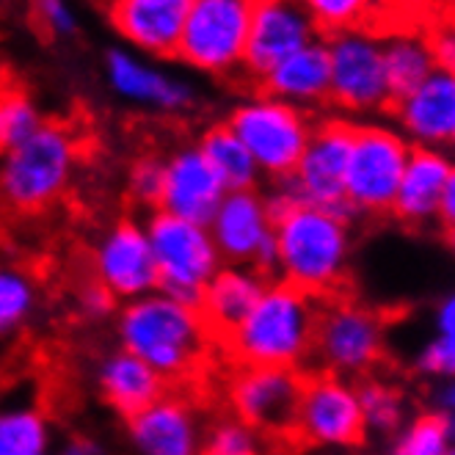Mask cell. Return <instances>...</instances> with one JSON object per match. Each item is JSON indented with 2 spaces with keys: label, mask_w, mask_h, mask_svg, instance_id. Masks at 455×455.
Segmentation results:
<instances>
[{
  "label": "cell",
  "mask_w": 455,
  "mask_h": 455,
  "mask_svg": "<svg viewBox=\"0 0 455 455\" xmlns=\"http://www.w3.org/2000/svg\"><path fill=\"white\" fill-rule=\"evenodd\" d=\"M267 279H262L249 265H221L204 284L199 299V315L210 334L227 337L251 307L259 301Z\"/></svg>",
  "instance_id": "cell-25"
},
{
  "label": "cell",
  "mask_w": 455,
  "mask_h": 455,
  "mask_svg": "<svg viewBox=\"0 0 455 455\" xmlns=\"http://www.w3.org/2000/svg\"><path fill=\"white\" fill-rule=\"evenodd\" d=\"M427 44H431L436 69L452 72V64H455V34L450 28H439L434 36H427Z\"/></svg>",
  "instance_id": "cell-41"
},
{
  "label": "cell",
  "mask_w": 455,
  "mask_h": 455,
  "mask_svg": "<svg viewBox=\"0 0 455 455\" xmlns=\"http://www.w3.org/2000/svg\"><path fill=\"white\" fill-rule=\"evenodd\" d=\"M304 372L282 367H237L227 397L235 417L259 434L292 431Z\"/></svg>",
  "instance_id": "cell-14"
},
{
  "label": "cell",
  "mask_w": 455,
  "mask_h": 455,
  "mask_svg": "<svg viewBox=\"0 0 455 455\" xmlns=\"http://www.w3.org/2000/svg\"><path fill=\"white\" fill-rule=\"evenodd\" d=\"M116 337L122 351L141 359L166 384L196 372L210 347V331L199 309L160 290L119 307Z\"/></svg>",
  "instance_id": "cell-1"
},
{
  "label": "cell",
  "mask_w": 455,
  "mask_h": 455,
  "mask_svg": "<svg viewBox=\"0 0 455 455\" xmlns=\"http://www.w3.org/2000/svg\"><path fill=\"white\" fill-rule=\"evenodd\" d=\"M202 455H271V444L251 425L237 417H224L204 431Z\"/></svg>",
  "instance_id": "cell-33"
},
{
  "label": "cell",
  "mask_w": 455,
  "mask_h": 455,
  "mask_svg": "<svg viewBox=\"0 0 455 455\" xmlns=\"http://www.w3.org/2000/svg\"><path fill=\"white\" fill-rule=\"evenodd\" d=\"M317 36L315 22L304 4L290 0H257L251 4L249 36L243 50V69L251 80H259L292 52L312 44Z\"/></svg>",
  "instance_id": "cell-16"
},
{
  "label": "cell",
  "mask_w": 455,
  "mask_h": 455,
  "mask_svg": "<svg viewBox=\"0 0 455 455\" xmlns=\"http://www.w3.org/2000/svg\"><path fill=\"white\" fill-rule=\"evenodd\" d=\"M292 434L315 447H359L367 427L356 384L323 370L304 376Z\"/></svg>",
  "instance_id": "cell-11"
},
{
  "label": "cell",
  "mask_w": 455,
  "mask_h": 455,
  "mask_svg": "<svg viewBox=\"0 0 455 455\" xmlns=\"http://www.w3.org/2000/svg\"><path fill=\"white\" fill-rule=\"evenodd\" d=\"M304 6L315 22L317 36H337L342 31L359 28V25H364L367 12V4H362V0H312V4Z\"/></svg>",
  "instance_id": "cell-34"
},
{
  "label": "cell",
  "mask_w": 455,
  "mask_h": 455,
  "mask_svg": "<svg viewBox=\"0 0 455 455\" xmlns=\"http://www.w3.org/2000/svg\"><path fill=\"white\" fill-rule=\"evenodd\" d=\"M44 124L34 97L17 86H0V155H6Z\"/></svg>",
  "instance_id": "cell-32"
},
{
  "label": "cell",
  "mask_w": 455,
  "mask_h": 455,
  "mask_svg": "<svg viewBox=\"0 0 455 455\" xmlns=\"http://www.w3.org/2000/svg\"><path fill=\"white\" fill-rule=\"evenodd\" d=\"M411 144L387 122H354L345 166V202L354 212H389L400 177L409 164Z\"/></svg>",
  "instance_id": "cell-7"
},
{
  "label": "cell",
  "mask_w": 455,
  "mask_h": 455,
  "mask_svg": "<svg viewBox=\"0 0 455 455\" xmlns=\"http://www.w3.org/2000/svg\"><path fill=\"white\" fill-rule=\"evenodd\" d=\"M323 42L329 50V102L347 116L387 111L392 100L384 75V36L359 25Z\"/></svg>",
  "instance_id": "cell-9"
},
{
  "label": "cell",
  "mask_w": 455,
  "mask_h": 455,
  "mask_svg": "<svg viewBox=\"0 0 455 455\" xmlns=\"http://www.w3.org/2000/svg\"><path fill=\"white\" fill-rule=\"evenodd\" d=\"M249 0H188L177 56L210 77H229L243 69L249 36Z\"/></svg>",
  "instance_id": "cell-8"
},
{
  "label": "cell",
  "mask_w": 455,
  "mask_h": 455,
  "mask_svg": "<svg viewBox=\"0 0 455 455\" xmlns=\"http://www.w3.org/2000/svg\"><path fill=\"white\" fill-rule=\"evenodd\" d=\"M274 243L279 254V282L315 301L334 296L351 271V224L329 210L301 204L274 227Z\"/></svg>",
  "instance_id": "cell-3"
},
{
  "label": "cell",
  "mask_w": 455,
  "mask_h": 455,
  "mask_svg": "<svg viewBox=\"0 0 455 455\" xmlns=\"http://www.w3.org/2000/svg\"><path fill=\"white\" fill-rule=\"evenodd\" d=\"M262 204H265L267 219H271V224L276 227L279 221H284L290 216V212H296L304 204V199L299 196L296 185H292L287 177V180H279L274 188L262 196Z\"/></svg>",
  "instance_id": "cell-39"
},
{
  "label": "cell",
  "mask_w": 455,
  "mask_h": 455,
  "mask_svg": "<svg viewBox=\"0 0 455 455\" xmlns=\"http://www.w3.org/2000/svg\"><path fill=\"white\" fill-rule=\"evenodd\" d=\"M259 86L265 94H271L292 108L304 114L320 108L329 102V50L323 39H315L312 44L292 52L290 59L276 64L267 72Z\"/></svg>",
  "instance_id": "cell-24"
},
{
  "label": "cell",
  "mask_w": 455,
  "mask_h": 455,
  "mask_svg": "<svg viewBox=\"0 0 455 455\" xmlns=\"http://www.w3.org/2000/svg\"><path fill=\"white\" fill-rule=\"evenodd\" d=\"M224 124L246 147L259 174L274 182L292 177L315 127L309 114L265 92L240 100Z\"/></svg>",
  "instance_id": "cell-5"
},
{
  "label": "cell",
  "mask_w": 455,
  "mask_h": 455,
  "mask_svg": "<svg viewBox=\"0 0 455 455\" xmlns=\"http://www.w3.org/2000/svg\"><path fill=\"white\" fill-rule=\"evenodd\" d=\"M124 439L132 455H202L204 425L188 397L166 392L124 419Z\"/></svg>",
  "instance_id": "cell-17"
},
{
  "label": "cell",
  "mask_w": 455,
  "mask_h": 455,
  "mask_svg": "<svg viewBox=\"0 0 455 455\" xmlns=\"http://www.w3.org/2000/svg\"><path fill=\"white\" fill-rule=\"evenodd\" d=\"M414 367H417V372H422L425 379L452 381V372H455V339L434 334L417 351Z\"/></svg>",
  "instance_id": "cell-36"
},
{
  "label": "cell",
  "mask_w": 455,
  "mask_h": 455,
  "mask_svg": "<svg viewBox=\"0 0 455 455\" xmlns=\"http://www.w3.org/2000/svg\"><path fill=\"white\" fill-rule=\"evenodd\" d=\"M196 147L204 155L210 169L216 172V177L221 180L227 194L257 191L262 174L251 160V155L246 152V147L235 139V132L224 122L207 127L202 132V139L196 141Z\"/></svg>",
  "instance_id": "cell-28"
},
{
  "label": "cell",
  "mask_w": 455,
  "mask_h": 455,
  "mask_svg": "<svg viewBox=\"0 0 455 455\" xmlns=\"http://www.w3.org/2000/svg\"><path fill=\"white\" fill-rule=\"evenodd\" d=\"M436 72L425 31H395L384 39V75L389 100L397 102Z\"/></svg>",
  "instance_id": "cell-27"
},
{
  "label": "cell",
  "mask_w": 455,
  "mask_h": 455,
  "mask_svg": "<svg viewBox=\"0 0 455 455\" xmlns=\"http://www.w3.org/2000/svg\"><path fill=\"white\" fill-rule=\"evenodd\" d=\"M127 194L130 199L147 207L149 212L157 210L160 194H164V157L160 155H141L127 169Z\"/></svg>",
  "instance_id": "cell-35"
},
{
  "label": "cell",
  "mask_w": 455,
  "mask_h": 455,
  "mask_svg": "<svg viewBox=\"0 0 455 455\" xmlns=\"http://www.w3.org/2000/svg\"><path fill=\"white\" fill-rule=\"evenodd\" d=\"M359 406L364 417L367 434H397L409 422V403L406 395L397 384L384 379H367L364 384H356Z\"/></svg>",
  "instance_id": "cell-30"
},
{
  "label": "cell",
  "mask_w": 455,
  "mask_h": 455,
  "mask_svg": "<svg viewBox=\"0 0 455 455\" xmlns=\"http://www.w3.org/2000/svg\"><path fill=\"white\" fill-rule=\"evenodd\" d=\"M102 72L108 89L144 111L185 114L196 105V89L182 75L144 59L122 44H114L102 56Z\"/></svg>",
  "instance_id": "cell-13"
},
{
  "label": "cell",
  "mask_w": 455,
  "mask_h": 455,
  "mask_svg": "<svg viewBox=\"0 0 455 455\" xmlns=\"http://www.w3.org/2000/svg\"><path fill=\"white\" fill-rule=\"evenodd\" d=\"M389 108L397 132L411 144V149L444 152L455 141V75L436 69Z\"/></svg>",
  "instance_id": "cell-18"
},
{
  "label": "cell",
  "mask_w": 455,
  "mask_h": 455,
  "mask_svg": "<svg viewBox=\"0 0 455 455\" xmlns=\"http://www.w3.org/2000/svg\"><path fill=\"white\" fill-rule=\"evenodd\" d=\"M94 279L122 304L157 290V267L144 224L122 219L108 227L92 249Z\"/></svg>",
  "instance_id": "cell-15"
},
{
  "label": "cell",
  "mask_w": 455,
  "mask_h": 455,
  "mask_svg": "<svg viewBox=\"0 0 455 455\" xmlns=\"http://www.w3.org/2000/svg\"><path fill=\"white\" fill-rule=\"evenodd\" d=\"M36 307V276L25 265L0 262V339H9L28 326Z\"/></svg>",
  "instance_id": "cell-29"
},
{
  "label": "cell",
  "mask_w": 455,
  "mask_h": 455,
  "mask_svg": "<svg viewBox=\"0 0 455 455\" xmlns=\"http://www.w3.org/2000/svg\"><path fill=\"white\" fill-rule=\"evenodd\" d=\"M77 312L86 320H108L119 312V301L97 279H86L77 287Z\"/></svg>",
  "instance_id": "cell-38"
},
{
  "label": "cell",
  "mask_w": 455,
  "mask_h": 455,
  "mask_svg": "<svg viewBox=\"0 0 455 455\" xmlns=\"http://www.w3.org/2000/svg\"><path fill=\"white\" fill-rule=\"evenodd\" d=\"M80 144L72 127L44 122L31 139L0 155V204L17 216H36L72 185Z\"/></svg>",
  "instance_id": "cell-4"
},
{
  "label": "cell",
  "mask_w": 455,
  "mask_h": 455,
  "mask_svg": "<svg viewBox=\"0 0 455 455\" xmlns=\"http://www.w3.org/2000/svg\"><path fill=\"white\" fill-rule=\"evenodd\" d=\"M450 182H455L452 157L442 149H411L389 212L411 229L436 224V207Z\"/></svg>",
  "instance_id": "cell-21"
},
{
  "label": "cell",
  "mask_w": 455,
  "mask_h": 455,
  "mask_svg": "<svg viewBox=\"0 0 455 455\" xmlns=\"http://www.w3.org/2000/svg\"><path fill=\"white\" fill-rule=\"evenodd\" d=\"M56 425L31 400H0V455H52Z\"/></svg>",
  "instance_id": "cell-26"
},
{
  "label": "cell",
  "mask_w": 455,
  "mask_h": 455,
  "mask_svg": "<svg viewBox=\"0 0 455 455\" xmlns=\"http://www.w3.org/2000/svg\"><path fill=\"white\" fill-rule=\"evenodd\" d=\"M227 191L196 144H182L164 157V194L157 210L174 219L207 227Z\"/></svg>",
  "instance_id": "cell-19"
},
{
  "label": "cell",
  "mask_w": 455,
  "mask_h": 455,
  "mask_svg": "<svg viewBox=\"0 0 455 455\" xmlns=\"http://www.w3.org/2000/svg\"><path fill=\"white\" fill-rule=\"evenodd\" d=\"M436 224L439 227H452L455 224V182H450L442 199H439V207H436Z\"/></svg>",
  "instance_id": "cell-44"
},
{
  "label": "cell",
  "mask_w": 455,
  "mask_h": 455,
  "mask_svg": "<svg viewBox=\"0 0 455 455\" xmlns=\"http://www.w3.org/2000/svg\"><path fill=\"white\" fill-rule=\"evenodd\" d=\"M389 455H452V417L425 411L395 434Z\"/></svg>",
  "instance_id": "cell-31"
},
{
  "label": "cell",
  "mask_w": 455,
  "mask_h": 455,
  "mask_svg": "<svg viewBox=\"0 0 455 455\" xmlns=\"http://www.w3.org/2000/svg\"><path fill=\"white\" fill-rule=\"evenodd\" d=\"M354 122L345 116H331L315 122L309 144L299 160L290 182L296 185L304 204L334 212L337 219L351 224L356 212L345 202V166L351 149Z\"/></svg>",
  "instance_id": "cell-12"
},
{
  "label": "cell",
  "mask_w": 455,
  "mask_h": 455,
  "mask_svg": "<svg viewBox=\"0 0 455 455\" xmlns=\"http://www.w3.org/2000/svg\"><path fill=\"white\" fill-rule=\"evenodd\" d=\"M144 232L157 267V290L185 307L199 309L204 284L224 265L207 227L152 210L144 221Z\"/></svg>",
  "instance_id": "cell-6"
},
{
  "label": "cell",
  "mask_w": 455,
  "mask_h": 455,
  "mask_svg": "<svg viewBox=\"0 0 455 455\" xmlns=\"http://www.w3.org/2000/svg\"><path fill=\"white\" fill-rule=\"evenodd\" d=\"M188 0H116L108 22L124 42L122 47L144 59H174L182 36Z\"/></svg>",
  "instance_id": "cell-20"
},
{
  "label": "cell",
  "mask_w": 455,
  "mask_h": 455,
  "mask_svg": "<svg viewBox=\"0 0 455 455\" xmlns=\"http://www.w3.org/2000/svg\"><path fill=\"white\" fill-rule=\"evenodd\" d=\"M34 14L36 22L42 25V31L56 39H69L80 28L77 12L69 4H64V0H39L34 6Z\"/></svg>",
  "instance_id": "cell-37"
},
{
  "label": "cell",
  "mask_w": 455,
  "mask_h": 455,
  "mask_svg": "<svg viewBox=\"0 0 455 455\" xmlns=\"http://www.w3.org/2000/svg\"><path fill=\"white\" fill-rule=\"evenodd\" d=\"M387 326L376 309L359 301H334L317 315L312 359L323 372L359 379L384 359Z\"/></svg>",
  "instance_id": "cell-10"
},
{
  "label": "cell",
  "mask_w": 455,
  "mask_h": 455,
  "mask_svg": "<svg viewBox=\"0 0 455 455\" xmlns=\"http://www.w3.org/2000/svg\"><path fill=\"white\" fill-rule=\"evenodd\" d=\"M207 232L227 265H249L265 240L274 237L259 191H235L219 204Z\"/></svg>",
  "instance_id": "cell-22"
},
{
  "label": "cell",
  "mask_w": 455,
  "mask_h": 455,
  "mask_svg": "<svg viewBox=\"0 0 455 455\" xmlns=\"http://www.w3.org/2000/svg\"><path fill=\"white\" fill-rule=\"evenodd\" d=\"M52 455H114V450L97 436L75 434V436L64 439L61 444H56Z\"/></svg>",
  "instance_id": "cell-40"
},
{
  "label": "cell",
  "mask_w": 455,
  "mask_h": 455,
  "mask_svg": "<svg viewBox=\"0 0 455 455\" xmlns=\"http://www.w3.org/2000/svg\"><path fill=\"white\" fill-rule=\"evenodd\" d=\"M94 379L105 406L114 409L122 419L136 417L139 411L152 406L155 400L164 397L169 389V384L152 367H147L132 354L122 351V347L100 359Z\"/></svg>",
  "instance_id": "cell-23"
},
{
  "label": "cell",
  "mask_w": 455,
  "mask_h": 455,
  "mask_svg": "<svg viewBox=\"0 0 455 455\" xmlns=\"http://www.w3.org/2000/svg\"><path fill=\"white\" fill-rule=\"evenodd\" d=\"M434 329L439 337L455 339V296L452 292H447V296L439 299L436 312H434Z\"/></svg>",
  "instance_id": "cell-42"
},
{
  "label": "cell",
  "mask_w": 455,
  "mask_h": 455,
  "mask_svg": "<svg viewBox=\"0 0 455 455\" xmlns=\"http://www.w3.org/2000/svg\"><path fill=\"white\" fill-rule=\"evenodd\" d=\"M431 406H434L431 414L452 417V409H455V387H452V381H436V387L431 392Z\"/></svg>",
  "instance_id": "cell-43"
},
{
  "label": "cell",
  "mask_w": 455,
  "mask_h": 455,
  "mask_svg": "<svg viewBox=\"0 0 455 455\" xmlns=\"http://www.w3.org/2000/svg\"><path fill=\"white\" fill-rule=\"evenodd\" d=\"M317 304L284 282H267L251 312L224 337L240 367L299 370L312 362Z\"/></svg>",
  "instance_id": "cell-2"
}]
</instances>
